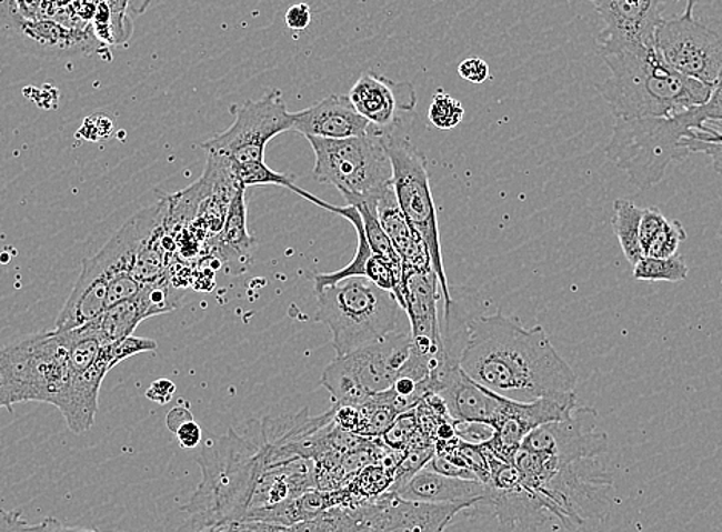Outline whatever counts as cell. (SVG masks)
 <instances>
[{"instance_id":"obj_39","label":"cell","mask_w":722,"mask_h":532,"mask_svg":"<svg viewBox=\"0 0 722 532\" xmlns=\"http://www.w3.org/2000/svg\"><path fill=\"white\" fill-rule=\"evenodd\" d=\"M424 468L429 471H433V473L448 475V478L479 480L473 471L457 465V463H453L452 460L444 454L433 455Z\"/></svg>"},{"instance_id":"obj_46","label":"cell","mask_w":722,"mask_h":532,"mask_svg":"<svg viewBox=\"0 0 722 532\" xmlns=\"http://www.w3.org/2000/svg\"><path fill=\"white\" fill-rule=\"evenodd\" d=\"M30 523L23 520L20 511H6L0 508V532H27Z\"/></svg>"},{"instance_id":"obj_43","label":"cell","mask_w":722,"mask_h":532,"mask_svg":"<svg viewBox=\"0 0 722 532\" xmlns=\"http://www.w3.org/2000/svg\"><path fill=\"white\" fill-rule=\"evenodd\" d=\"M312 22V11L307 3H295L289 7L284 14V23L294 31H304Z\"/></svg>"},{"instance_id":"obj_4","label":"cell","mask_w":722,"mask_h":532,"mask_svg":"<svg viewBox=\"0 0 722 532\" xmlns=\"http://www.w3.org/2000/svg\"><path fill=\"white\" fill-rule=\"evenodd\" d=\"M710 120H722V78L703 106L672 118L615 120L605 154L629 180L650 190L658 185L672 163L683 162L690 151L684 139L703 130Z\"/></svg>"},{"instance_id":"obj_38","label":"cell","mask_w":722,"mask_h":532,"mask_svg":"<svg viewBox=\"0 0 722 532\" xmlns=\"http://www.w3.org/2000/svg\"><path fill=\"white\" fill-rule=\"evenodd\" d=\"M665 220L668 219L664 218V214L658 208H643V215H641L640 222V243L641 248H643V253L645 248L649 247V243L652 242V239L658 234V231L663 228Z\"/></svg>"},{"instance_id":"obj_47","label":"cell","mask_w":722,"mask_h":532,"mask_svg":"<svg viewBox=\"0 0 722 532\" xmlns=\"http://www.w3.org/2000/svg\"><path fill=\"white\" fill-rule=\"evenodd\" d=\"M194 418H192L191 411L188 410L187 406L180 405V406L172 408L170 414H168L167 418L168 430H170L171 433H174V431L178 430V428L182 425V423L188 422V420Z\"/></svg>"},{"instance_id":"obj_16","label":"cell","mask_w":722,"mask_h":532,"mask_svg":"<svg viewBox=\"0 0 722 532\" xmlns=\"http://www.w3.org/2000/svg\"><path fill=\"white\" fill-rule=\"evenodd\" d=\"M464 510L468 506L409 502L391 491L361 503L368 532H443Z\"/></svg>"},{"instance_id":"obj_14","label":"cell","mask_w":722,"mask_h":532,"mask_svg":"<svg viewBox=\"0 0 722 532\" xmlns=\"http://www.w3.org/2000/svg\"><path fill=\"white\" fill-rule=\"evenodd\" d=\"M589 2L604 22L596 43L600 54L605 56L625 48L655 43V30L663 20L664 7L669 0H589Z\"/></svg>"},{"instance_id":"obj_29","label":"cell","mask_w":722,"mask_h":532,"mask_svg":"<svg viewBox=\"0 0 722 532\" xmlns=\"http://www.w3.org/2000/svg\"><path fill=\"white\" fill-rule=\"evenodd\" d=\"M59 334L63 347H66L68 363H70L72 373H83V371L90 370L96 360L99 359L103 347L92 322Z\"/></svg>"},{"instance_id":"obj_48","label":"cell","mask_w":722,"mask_h":532,"mask_svg":"<svg viewBox=\"0 0 722 532\" xmlns=\"http://www.w3.org/2000/svg\"><path fill=\"white\" fill-rule=\"evenodd\" d=\"M267 526L263 522H237L220 526V532H267Z\"/></svg>"},{"instance_id":"obj_20","label":"cell","mask_w":722,"mask_h":532,"mask_svg":"<svg viewBox=\"0 0 722 532\" xmlns=\"http://www.w3.org/2000/svg\"><path fill=\"white\" fill-rule=\"evenodd\" d=\"M369 130L371 123L359 114L349 96L329 94L315 106L292 113V131L304 138L348 139Z\"/></svg>"},{"instance_id":"obj_37","label":"cell","mask_w":722,"mask_h":532,"mask_svg":"<svg viewBox=\"0 0 722 532\" xmlns=\"http://www.w3.org/2000/svg\"><path fill=\"white\" fill-rule=\"evenodd\" d=\"M453 431L460 442L472 446L487 445L495 434V430L489 423L468 422V420H453Z\"/></svg>"},{"instance_id":"obj_2","label":"cell","mask_w":722,"mask_h":532,"mask_svg":"<svg viewBox=\"0 0 722 532\" xmlns=\"http://www.w3.org/2000/svg\"><path fill=\"white\" fill-rule=\"evenodd\" d=\"M198 490L182 508L188 518L179 532H198L243 522L251 511L260 479L271 465V442L263 420H250L242 431L231 428L212 439L199 455Z\"/></svg>"},{"instance_id":"obj_32","label":"cell","mask_w":722,"mask_h":532,"mask_svg":"<svg viewBox=\"0 0 722 532\" xmlns=\"http://www.w3.org/2000/svg\"><path fill=\"white\" fill-rule=\"evenodd\" d=\"M231 165L232 171H234L237 182H239L240 185L244 188L277 185L292 190V187L295 185L289 175L277 173V171L271 170V168L264 163V160H260V162L248 163L231 162Z\"/></svg>"},{"instance_id":"obj_13","label":"cell","mask_w":722,"mask_h":532,"mask_svg":"<svg viewBox=\"0 0 722 532\" xmlns=\"http://www.w3.org/2000/svg\"><path fill=\"white\" fill-rule=\"evenodd\" d=\"M598 411L578 406L568 419L545 423L525 435L521 450L560 460L596 459L608 451V434L596 430Z\"/></svg>"},{"instance_id":"obj_49","label":"cell","mask_w":722,"mask_h":532,"mask_svg":"<svg viewBox=\"0 0 722 532\" xmlns=\"http://www.w3.org/2000/svg\"><path fill=\"white\" fill-rule=\"evenodd\" d=\"M148 3H150V0H128V6L134 13H142Z\"/></svg>"},{"instance_id":"obj_11","label":"cell","mask_w":722,"mask_h":532,"mask_svg":"<svg viewBox=\"0 0 722 532\" xmlns=\"http://www.w3.org/2000/svg\"><path fill=\"white\" fill-rule=\"evenodd\" d=\"M232 113L234 123L200 145L208 155L232 163L260 162L264 160L270 140L292 130V113H289L279 90H272L259 100H248L243 106H234Z\"/></svg>"},{"instance_id":"obj_45","label":"cell","mask_w":722,"mask_h":532,"mask_svg":"<svg viewBox=\"0 0 722 532\" xmlns=\"http://www.w3.org/2000/svg\"><path fill=\"white\" fill-rule=\"evenodd\" d=\"M27 532H102L98 530H88V528L70 526L59 522L58 519L47 518L38 525H28Z\"/></svg>"},{"instance_id":"obj_24","label":"cell","mask_w":722,"mask_h":532,"mask_svg":"<svg viewBox=\"0 0 722 532\" xmlns=\"http://www.w3.org/2000/svg\"><path fill=\"white\" fill-rule=\"evenodd\" d=\"M111 370L108 360L99 354V359L90 370L72 373L70 385L58 408L72 433H87L94 425L99 410L100 387Z\"/></svg>"},{"instance_id":"obj_21","label":"cell","mask_w":722,"mask_h":532,"mask_svg":"<svg viewBox=\"0 0 722 532\" xmlns=\"http://www.w3.org/2000/svg\"><path fill=\"white\" fill-rule=\"evenodd\" d=\"M108 290L110 278L98 255L83 260L78 282L56 320L54 331L63 333L76 330L106 313Z\"/></svg>"},{"instance_id":"obj_30","label":"cell","mask_w":722,"mask_h":532,"mask_svg":"<svg viewBox=\"0 0 722 532\" xmlns=\"http://www.w3.org/2000/svg\"><path fill=\"white\" fill-rule=\"evenodd\" d=\"M689 278V267L681 255L658 259L644 255L633 267V279L641 282H684Z\"/></svg>"},{"instance_id":"obj_18","label":"cell","mask_w":722,"mask_h":532,"mask_svg":"<svg viewBox=\"0 0 722 532\" xmlns=\"http://www.w3.org/2000/svg\"><path fill=\"white\" fill-rule=\"evenodd\" d=\"M431 382L433 394L443 400L452 420L483 422L493 426L508 403V399L479 385L461 370L459 363L449 360L433 371Z\"/></svg>"},{"instance_id":"obj_15","label":"cell","mask_w":722,"mask_h":532,"mask_svg":"<svg viewBox=\"0 0 722 532\" xmlns=\"http://www.w3.org/2000/svg\"><path fill=\"white\" fill-rule=\"evenodd\" d=\"M575 408V393L543 398L531 403L513 402L508 399L503 414L493 425L495 434L487 446L503 462L512 463L525 435L545 423L568 419Z\"/></svg>"},{"instance_id":"obj_51","label":"cell","mask_w":722,"mask_h":532,"mask_svg":"<svg viewBox=\"0 0 722 532\" xmlns=\"http://www.w3.org/2000/svg\"><path fill=\"white\" fill-rule=\"evenodd\" d=\"M675 2H678V0H675ZM685 2H688V8H693V10H695L698 3L703 2V0H685Z\"/></svg>"},{"instance_id":"obj_34","label":"cell","mask_w":722,"mask_h":532,"mask_svg":"<svg viewBox=\"0 0 722 532\" xmlns=\"http://www.w3.org/2000/svg\"><path fill=\"white\" fill-rule=\"evenodd\" d=\"M685 239H688V233H685L683 223L680 220L668 219L649 247L645 248L644 255L658 259L672 258V255H676L678 248L685 242Z\"/></svg>"},{"instance_id":"obj_41","label":"cell","mask_w":722,"mask_h":532,"mask_svg":"<svg viewBox=\"0 0 722 532\" xmlns=\"http://www.w3.org/2000/svg\"><path fill=\"white\" fill-rule=\"evenodd\" d=\"M459 74L460 78L468 80V82L477 83V86L487 82V80L491 78V71H489L487 60L477 58V56L464 59L463 62L460 63Z\"/></svg>"},{"instance_id":"obj_9","label":"cell","mask_w":722,"mask_h":532,"mask_svg":"<svg viewBox=\"0 0 722 532\" xmlns=\"http://www.w3.org/2000/svg\"><path fill=\"white\" fill-rule=\"evenodd\" d=\"M411 351V331L397 330L354 353L332 360L323 371L322 385L335 405L360 406L371 395L394 387Z\"/></svg>"},{"instance_id":"obj_22","label":"cell","mask_w":722,"mask_h":532,"mask_svg":"<svg viewBox=\"0 0 722 532\" xmlns=\"http://www.w3.org/2000/svg\"><path fill=\"white\" fill-rule=\"evenodd\" d=\"M397 494L409 502L432 505L472 508L479 503H489L487 485L479 480L448 478L427 468L420 470Z\"/></svg>"},{"instance_id":"obj_23","label":"cell","mask_w":722,"mask_h":532,"mask_svg":"<svg viewBox=\"0 0 722 532\" xmlns=\"http://www.w3.org/2000/svg\"><path fill=\"white\" fill-rule=\"evenodd\" d=\"M377 215H379L384 233L403 262V271L432 270L431 254H429L427 243L401 211L394 185H389L377 198Z\"/></svg>"},{"instance_id":"obj_44","label":"cell","mask_w":722,"mask_h":532,"mask_svg":"<svg viewBox=\"0 0 722 532\" xmlns=\"http://www.w3.org/2000/svg\"><path fill=\"white\" fill-rule=\"evenodd\" d=\"M176 394V385L170 379H159L148 388L147 398L159 405H167Z\"/></svg>"},{"instance_id":"obj_50","label":"cell","mask_w":722,"mask_h":532,"mask_svg":"<svg viewBox=\"0 0 722 532\" xmlns=\"http://www.w3.org/2000/svg\"><path fill=\"white\" fill-rule=\"evenodd\" d=\"M267 532H292L291 526L280 525V523H267Z\"/></svg>"},{"instance_id":"obj_10","label":"cell","mask_w":722,"mask_h":532,"mask_svg":"<svg viewBox=\"0 0 722 532\" xmlns=\"http://www.w3.org/2000/svg\"><path fill=\"white\" fill-rule=\"evenodd\" d=\"M384 143L391 158L392 185H394L397 200L409 223L427 243L432 270L439 279L441 294L444 298V310H448L452 305V293L449 291L448 278L444 273L439 219H437L427 158L419 148L412 145L411 140L397 131L384 133Z\"/></svg>"},{"instance_id":"obj_19","label":"cell","mask_w":722,"mask_h":532,"mask_svg":"<svg viewBox=\"0 0 722 532\" xmlns=\"http://www.w3.org/2000/svg\"><path fill=\"white\" fill-rule=\"evenodd\" d=\"M404 302L411 322L412 347L439 362L447 360L437 313L440 283L433 270H404Z\"/></svg>"},{"instance_id":"obj_7","label":"cell","mask_w":722,"mask_h":532,"mask_svg":"<svg viewBox=\"0 0 722 532\" xmlns=\"http://www.w3.org/2000/svg\"><path fill=\"white\" fill-rule=\"evenodd\" d=\"M72 370L60 334L47 331L0 350V408L42 402L59 408Z\"/></svg>"},{"instance_id":"obj_28","label":"cell","mask_w":722,"mask_h":532,"mask_svg":"<svg viewBox=\"0 0 722 532\" xmlns=\"http://www.w3.org/2000/svg\"><path fill=\"white\" fill-rule=\"evenodd\" d=\"M643 208L629 199H618L613 203L612 228L624 258L635 267L644 258L640 243V222Z\"/></svg>"},{"instance_id":"obj_8","label":"cell","mask_w":722,"mask_h":532,"mask_svg":"<svg viewBox=\"0 0 722 532\" xmlns=\"http://www.w3.org/2000/svg\"><path fill=\"white\" fill-rule=\"evenodd\" d=\"M315 154L317 182L335 187L343 198H379L392 185V163L384 133L348 139L307 138Z\"/></svg>"},{"instance_id":"obj_26","label":"cell","mask_w":722,"mask_h":532,"mask_svg":"<svg viewBox=\"0 0 722 532\" xmlns=\"http://www.w3.org/2000/svg\"><path fill=\"white\" fill-rule=\"evenodd\" d=\"M244 191H247L244 187L237 190L230 207H228L222 231L217 238L220 254H223V259H227L228 262H247V260H250L255 245V239L248 233Z\"/></svg>"},{"instance_id":"obj_35","label":"cell","mask_w":722,"mask_h":532,"mask_svg":"<svg viewBox=\"0 0 722 532\" xmlns=\"http://www.w3.org/2000/svg\"><path fill=\"white\" fill-rule=\"evenodd\" d=\"M156 350H158V343L154 340L136 338V335H130V338L122 340V342L102 347V353L106 354L112 368L119 365L123 360L131 358V355L151 353V351Z\"/></svg>"},{"instance_id":"obj_31","label":"cell","mask_w":722,"mask_h":532,"mask_svg":"<svg viewBox=\"0 0 722 532\" xmlns=\"http://www.w3.org/2000/svg\"><path fill=\"white\" fill-rule=\"evenodd\" d=\"M684 143L690 153L709 155L713 170L722 174V120H710L703 130H693Z\"/></svg>"},{"instance_id":"obj_27","label":"cell","mask_w":722,"mask_h":532,"mask_svg":"<svg viewBox=\"0 0 722 532\" xmlns=\"http://www.w3.org/2000/svg\"><path fill=\"white\" fill-rule=\"evenodd\" d=\"M13 18L20 20V36L27 42L33 43L40 51L60 53L63 50H76V48L87 46V40L82 34L67 30V28L51 22V20L39 22L38 19H22L18 18V16H13Z\"/></svg>"},{"instance_id":"obj_33","label":"cell","mask_w":722,"mask_h":532,"mask_svg":"<svg viewBox=\"0 0 722 532\" xmlns=\"http://www.w3.org/2000/svg\"><path fill=\"white\" fill-rule=\"evenodd\" d=\"M429 122L441 131H449L463 122L464 108L453 96L439 91L433 94L428 111Z\"/></svg>"},{"instance_id":"obj_3","label":"cell","mask_w":722,"mask_h":532,"mask_svg":"<svg viewBox=\"0 0 722 532\" xmlns=\"http://www.w3.org/2000/svg\"><path fill=\"white\" fill-rule=\"evenodd\" d=\"M611 78L598 83L615 120L672 118L712 96L713 88L676 73L658 53L655 43L601 56Z\"/></svg>"},{"instance_id":"obj_36","label":"cell","mask_w":722,"mask_h":532,"mask_svg":"<svg viewBox=\"0 0 722 532\" xmlns=\"http://www.w3.org/2000/svg\"><path fill=\"white\" fill-rule=\"evenodd\" d=\"M417 426H419V415L415 414L414 410L407 411V413H401L394 420V423L389 426L387 433L381 438L392 450L401 451L414 438Z\"/></svg>"},{"instance_id":"obj_25","label":"cell","mask_w":722,"mask_h":532,"mask_svg":"<svg viewBox=\"0 0 722 532\" xmlns=\"http://www.w3.org/2000/svg\"><path fill=\"white\" fill-rule=\"evenodd\" d=\"M148 318H152L150 305L142 291H139L134 298L122 300L108 308L106 313L92 320V325L98 331L103 345H112L130 338L136 328Z\"/></svg>"},{"instance_id":"obj_17","label":"cell","mask_w":722,"mask_h":532,"mask_svg":"<svg viewBox=\"0 0 722 532\" xmlns=\"http://www.w3.org/2000/svg\"><path fill=\"white\" fill-rule=\"evenodd\" d=\"M349 99L359 114L380 133L399 131L401 119L414 113L417 107L415 88L409 82L395 80L368 71L349 91Z\"/></svg>"},{"instance_id":"obj_1","label":"cell","mask_w":722,"mask_h":532,"mask_svg":"<svg viewBox=\"0 0 722 532\" xmlns=\"http://www.w3.org/2000/svg\"><path fill=\"white\" fill-rule=\"evenodd\" d=\"M459 365L479 385L513 402L575 393V371L544 328H524L501 313L469 322Z\"/></svg>"},{"instance_id":"obj_52","label":"cell","mask_w":722,"mask_h":532,"mask_svg":"<svg viewBox=\"0 0 722 532\" xmlns=\"http://www.w3.org/2000/svg\"><path fill=\"white\" fill-rule=\"evenodd\" d=\"M210 532H220V526L219 528H211Z\"/></svg>"},{"instance_id":"obj_40","label":"cell","mask_w":722,"mask_h":532,"mask_svg":"<svg viewBox=\"0 0 722 532\" xmlns=\"http://www.w3.org/2000/svg\"><path fill=\"white\" fill-rule=\"evenodd\" d=\"M111 133L112 120L108 116L100 113L87 118L78 135L79 138L83 135V139L96 142V140L107 139Z\"/></svg>"},{"instance_id":"obj_6","label":"cell","mask_w":722,"mask_h":532,"mask_svg":"<svg viewBox=\"0 0 722 532\" xmlns=\"http://www.w3.org/2000/svg\"><path fill=\"white\" fill-rule=\"evenodd\" d=\"M315 323L329 327L337 358L399 330L400 303L395 294L367 278H348L315 293Z\"/></svg>"},{"instance_id":"obj_5","label":"cell","mask_w":722,"mask_h":532,"mask_svg":"<svg viewBox=\"0 0 722 532\" xmlns=\"http://www.w3.org/2000/svg\"><path fill=\"white\" fill-rule=\"evenodd\" d=\"M512 465L520 471L521 485L539 500L541 510L555 514L569 528L583 525L592 518L612 486L611 475L598 466L596 459L568 462L520 448Z\"/></svg>"},{"instance_id":"obj_12","label":"cell","mask_w":722,"mask_h":532,"mask_svg":"<svg viewBox=\"0 0 722 532\" xmlns=\"http://www.w3.org/2000/svg\"><path fill=\"white\" fill-rule=\"evenodd\" d=\"M655 48L664 62L685 78L712 88L722 78V34L698 20L693 8L661 20Z\"/></svg>"},{"instance_id":"obj_42","label":"cell","mask_w":722,"mask_h":532,"mask_svg":"<svg viewBox=\"0 0 722 532\" xmlns=\"http://www.w3.org/2000/svg\"><path fill=\"white\" fill-rule=\"evenodd\" d=\"M176 438L179 440V445L183 450H194L202 442V428L199 426V423L194 419L188 420V422L182 423L174 431Z\"/></svg>"}]
</instances>
